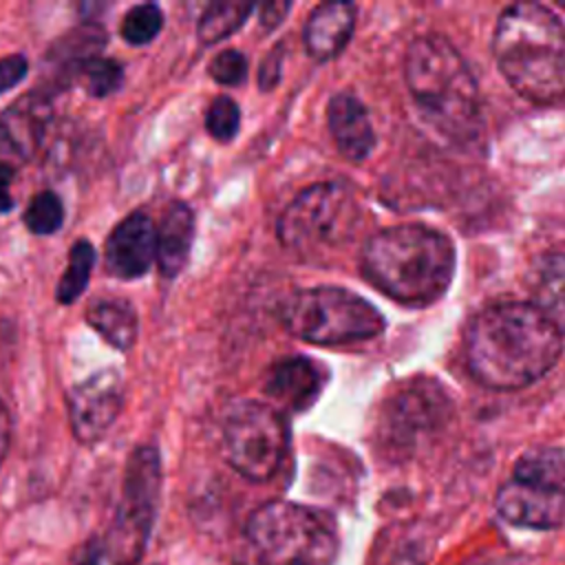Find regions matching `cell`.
<instances>
[{
  "mask_svg": "<svg viewBox=\"0 0 565 565\" xmlns=\"http://www.w3.org/2000/svg\"><path fill=\"white\" fill-rule=\"evenodd\" d=\"M563 335L532 305L503 300L481 309L466 327L463 355L477 382L516 391L541 380L561 358Z\"/></svg>",
  "mask_w": 565,
  "mask_h": 565,
  "instance_id": "6da1fadb",
  "label": "cell"
},
{
  "mask_svg": "<svg viewBox=\"0 0 565 565\" xmlns=\"http://www.w3.org/2000/svg\"><path fill=\"white\" fill-rule=\"evenodd\" d=\"M455 263L452 241L417 223L375 232L360 256L364 278L408 307H426L439 300L452 282Z\"/></svg>",
  "mask_w": 565,
  "mask_h": 565,
  "instance_id": "7a4b0ae2",
  "label": "cell"
},
{
  "mask_svg": "<svg viewBox=\"0 0 565 565\" xmlns=\"http://www.w3.org/2000/svg\"><path fill=\"white\" fill-rule=\"evenodd\" d=\"M492 53L508 84L534 104L565 97V26L543 4L516 2L497 20Z\"/></svg>",
  "mask_w": 565,
  "mask_h": 565,
  "instance_id": "3957f363",
  "label": "cell"
},
{
  "mask_svg": "<svg viewBox=\"0 0 565 565\" xmlns=\"http://www.w3.org/2000/svg\"><path fill=\"white\" fill-rule=\"evenodd\" d=\"M404 75L424 117L452 141H470L479 132L481 102L475 75L461 53L444 35H419L408 44Z\"/></svg>",
  "mask_w": 565,
  "mask_h": 565,
  "instance_id": "277c9868",
  "label": "cell"
},
{
  "mask_svg": "<svg viewBox=\"0 0 565 565\" xmlns=\"http://www.w3.org/2000/svg\"><path fill=\"white\" fill-rule=\"evenodd\" d=\"M245 536L265 565H331L338 536L331 519L291 501H269L256 508Z\"/></svg>",
  "mask_w": 565,
  "mask_h": 565,
  "instance_id": "5b68a950",
  "label": "cell"
},
{
  "mask_svg": "<svg viewBox=\"0 0 565 565\" xmlns=\"http://www.w3.org/2000/svg\"><path fill=\"white\" fill-rule=\"evenodd\" d=\"M360 225V205L342 183H316L302 190L280 214L276 232L285 249L305 260H324L347 247Z\"/></svg>",
  "mask_w": 565,
  "mask_h": 565,
  "instance_id": "8992f818",
  "label": "cell"
},
{
  "mask_svg": "<svg viewBox=\"0 0 565 565\" xmlns=\"http://www.w3.org/2000/svg\"><path fill=\"white\" fill-rule=\"evenodd\" d=\"M278 316L291 335L320 347L371 340L386 327L371 302L342 287L298 289L282 300Z\"/></svg>",
  "mask_w": 565,
  "mask_h": 565,
  "instance_id": "52a82bcc",
  "label": "cell"
},
{
  "mask_svg": "<svg viewBox=\"0 0 565 565\" xmlns=\"http://www.w3.org/2000/svg\"><path fill=\"white\" fill-rule=\"evenodd\" d=\"M161 492V459L154 446H139L128 457L121 497L106 547L117 565H135L152 534Z\"/></svg>",
  "mask_w": 565,
  "mask_h": 565,
  "instance_id": "ba28073f",
  "label": "cell"
},
{
  "mask_svg": "<svg viewBox=\"0 0 565 565\" xmlns=\"http://www.w3.org/2000/svg\"><path fill=\"white\" fill-rule=\"evenodd\" d=\"M282 415L260 402L236 404L223 424V452L227 463L249 481H267L287 452Z\"/></svg>",
  "mask_w": 565,
  "mask_h": 565,
  "instance_id": "9c48e42d",
  "label": "cell"
},
{
  "mask_svg": "<svg viewBox=\"0 0 565 565\" xmlns=\"http://www.w3.org/2000/svg\"><path fill=\"white\" fill-rule=\"evenodd\" d=\"M68 422L77 441L95 444L115 424L124 404V382L115 369H104L77 382L66 397Z\"/></svg>",
  "mask_w": 565,
  "mask_h": 565,
  "instance_id": "30bf717a",
  "label": "cell"
},
{
  "mask_svg": "<svg viewBox=\"0 0 565 565\" xmlns=\"http://www.w3.org/2000/svg\"><path fill=\"white\" fill-rule=\"evenodd\" d=\"M448 399L444 391L422 380L397 391L382 413V437L391 446L413 444L422 433L439 426L448 413Z\"/></svg>",
  "mask_w": 565,
  "mask_h": 565,
  "instance_id": "8fae6325",
  "label": "cell"
},
{
  "mask_svg": "<svg viewBox=\"0 0 565 565\" xmlns=\"http://www.w3.org/2000/svg\"><path fill=\"white\" fill-rule=\"evenodd\" d=\"M499 514L521 527L552 530L565 525V488L508 481L497 492Z\"/></svg>",
  "mask_w": 565,
  "mask_h": 565,
  "instance_id": "7c38bea8",
  "label": "cell"
},
{
  "mask_svg": "<svg viewBox=\"0 0 565 565\" xmlns=\"http://www.w3.org/2000/svg\"><path fill=\"white\" fill-rule=\"evenodd\" d=\"M157 260V227L146 212H132L115 225L104 247L106 271L132 280Z\"/></svg>",
  "mask_w": 565,
  "mask_h": 565,
  "instance_id": "4fadbf2b",
  "label": "cell"
},
{
  "mask_svg": "<svg viewBox=\"0 0 565 565\" xmlns=\"http://www.w3.org/2000/svg\"><path fill=\"white\" fill-rule=\"evenodd\" d=\"M51 104L46 95L33 90L0 113V152L22 159L33 157L46 137Z\"/></svg>",
  "mask_w": 565,
  "mask_h": 565,
  "instance_id": "5bb4252c",
  "label": "cell"
},
{
  "mask_svg": "<svg viewBox=\"0 0 565 565\" xmlns=\"http://www.w3.org/2000/svg\"><path fill=\"white\" fill-rule=\"evenodd\" d=\"M327 382L324 369L309 358H285L276 362L265 380V393L289 411L309 408Z\"/></svg>",
  "mask_w": 565,
  "mask_h": 565,
  "instance_id": "9a60e30c",
  "label": "cell"
},
{
  "mask_svg": "<svg viewBox=\"0 0 565 565\" xmlns=\"http://www.w3.org/2000/svg\"><path fill=\"white\" fill-rule=\"evenodd\" d=\"M327 121L340 154L349 161H364L375 146V130L371 126L364 104L351 93H338L327 106Z\"/></svg>",
  "mask_w": 565,
  "mask_h": 565,
  "instance_id": "2e32d148",
  "label": "cell"
},
{
  "mask_svg": "<svg viewBox=\"0 0 565 565\" xmlns=\"http://www.w3.org/2000/svg\"><path fill=\"white\" fill-rule=\"evenodd\" d=\"M355 26V7L349 2L318 4L305 24L307 53L327 62L335 57L349 42Z\"/></svg>",
  "mask_w": 565,
  "mask_h": 565,
  "instance_id": "e0dca14e",
  "label": "cell"
},
{
  "mask_svg": "<svg viewBox=\"0 0 565 565\" xmlns=\"http://www.w3.org/2000/svg\"><path fill=\"white\" fill-rule=\"evenodd\" d=\"M194 241V214L183 201H172L157 227V265L161 276L174 278L183 271Z\"/></svg>",
  "mask_w": 565,
  "mask_h": 565,
  "instance_id": "ac0fdd59",
  "label": "cell"
},
{
  "mask_svg": "<svg viewBox=\"0 0 565 565\" xmlns=\"http://www.w3.org/2000/svg\"><path fill=\"white\" fill-rule=\"evenodd\" d=\"M532 305L565 335V252L539 260L532 278Z\"/></svg>",
  "mask_w": 565,
  "mask_h": 565,
  "instance_id": "d6986e66",
  "label": "cell"
},
{
  "mask_svg": "<svg viewBox=\"0 0 565 565\" xmlns=\"http://www.w3.org/2000/svg\"><path fill=\"white\" fill-rule=\"evenodd\" d=\"M86 322L115 349L128 351L137 338V313L128 300L99 298L86 307Z\"/></svg>",
  "mask_w": 565,
  "mask_h": 565,
  "instance_id": "ffe728a7",
  "label": "cell"
},
{
  "mask_svg": "<svg viewBox=\"0 0 565 565\" xmlns=\"http://www.w3.org/2000/svg\"><path fill=\"white\" fill-rule=\"evenodd\" d=\"M254 4L243 0L210 2L199 20V40L203 44H216L241 29L252 13Z\"/></svg>",
  "mask_w": 565,
  "mask_h": 565,
  "instance_id": "44dd1931",
  "label": "cell"
},
{
  "mask_svg": "<svg viewBox=\"0 0 565 565\" xmlns=\"http://www.w3.org/2000/svg\"><path fill=\"white\" fill-rule=\"evenodd\" d=\"M514 479L539 486L563 488L565 479V452L561 448H532L519 457L514 466Z\"/></svg>",
  "mask_w": 565,
  "mask_h": 565,
  "instance_id": "7402d4cb",
  "label": "cell"
},
{
  "mask_svg": "<svg viewBox=\"0 0 565 565\" xmlns=\"http://www.w3.org/2000/svg\"><path fill=\"white\" fill-rule=\"evenodd\" d=\"M95 247L88 243V241H75L71 252H68V265L64 269V274L60 276V282H57V289H55V300L60 305H71L75 302L86 285H88V278H90V271H93V265H95Z\"/></svg>",
  "mask_w": 565,
  "mask_h": 565,
  "instance_id": "603a6c76",
  "label": "cell"
},
{
  "mask_svg": "<svg viewBox=\"0 0 565 565\" xmlns=\"http://www.w3.org/2000/svg\"><path fill=\"white\" fill-rule=\"evenodd\" d=\"M75 73L82 75L86 93L90 97H108L115 90H119V86L124 82L121 64L110 57H99V55L84 62Z\"/></svg>",
  "mask_w": 565,
  "mask_h": 565,
  "instance_id": "cb8c5ba5",
  "label": "cell"
},
{
  "mask_svg": "<svg viewBox=\"0 0 565 565\" xmlns=\"http://www.w3.org/2000/svg\"><path fill=\"white\" fill-rule=\"evenodd\" d=\"M163 26V13L157 4H137L132 7L124 20H121V38L128 42V44H135V46H141V44H148L150 40H154V35L161 31Z\"/></svg>",
  "mask_w": 565,
  "mask_h": 565,
  "instance_id": "d4e9b609",
  "label": "cell"
},
{
  "mask_svg": "<svg viewBox=\"0 0 565 565\" xmlns=\"http://www.w3.org/2000/svg\"><path fill=\"white\" fill-rule=\"evenodd\" d=\"M22 221L29 227V232H33V234H53L64 223L62 201L57 199V194H53L49 190L38 192L29 201Z\"/></svg>",
  "mask_w": 565,
  "mask_h": 565,
  "instance_id": "484cf974",
  "label": "cell"
},
{
  "mask_svg": "<svg viewBox=\"0 0 565 565\" xmlns=\"http://www.w3.org/2000/svg\"><path fill=\"white\" fill-rule=\"evenodd\" d=\"M241 126V110L236 102L227 95H218L212 99L205 113V128L216 141H232Z\"/></svg>",
  "mask_w": 565,
  "mask_h": 565,
  "instance_id": "4316f807",
  "label": "cell"
},
{
  "mask_svg": "<svg viewBox=\"0 0 565 565\" xmlns=\"http://www.w3.org/2000/svg\"><path fill=\"white\" fill-rule=\"evenodd\" d=\"M210 75L223 86H238L247 77V60L241 51L227 49L210 62Z\"/></svg>",
  "mask_w": 565,
  "mask_h": 565,
  "instance_id": "83f0119b",
  "label": "cell"
},
{
  "mask_svg": "<svg viewBox=\"0 0 565 565\" xmlns=\"http://www.w3.org/2000/svg\"><path fill=\"white\" fill-rule=\"evenodd\" d=\"M26 71H29V62L22 53L2 57L0 60V95L18 86L26 77Z\"/></svg>",
  "mask_w": 565,
  "mask_h": 565,
  "instance_id": "f1b7e54d",
  "label": "cell"
},
{
  "mask_svg": "<svg viewBox=\"0 0 565 565\" xmlns=\"http://www.w3.org/2000/svg\"><path fill=\"white\" fill-rule=\"evenodd\" d=\"M280 66H282V46H276L267 53V57L260 64V73H258V84L263 90H269L278 84L280 79Z\"/></svg>",
  "mask_w": 565,
  "mask_h": 565,
  "instance_id": "f546056e",
  "label": "cell"
},
{
  "mask_svg": "<svg viewBox=\"0 0 565 565\" xmlns=\"http://www.w3.org/2000/svg\"><path fill=\"white\" fill-rule=\"evenodd\" d=\"M291 9L289 2H280V0H274V2H263L260 4V24L265 29H276L282 18L287 15V11Z\"/></svg>",
  "mask_w": 565,
  "mask_h": 565,
  "instance_id": "4dcf8cb0",
  "label": "cell"
},
{
  "mask_svg": "<svg viewBox=\"0 0 565 565\" xmlns=\"http://www.w3.org/2000/svg\"><path fill=\"white\" fill-rule=\"evenodd\" d=\"M13 168L4 161H0V214L9 212L15 201H13V194H11V183H13Z\"/></svg>",
  "mask_w": 565,
  "mask_h": 565,
  "instance_id": "1f68e13d",
  "label": "cell"
},
{
  "mask_svg": "<svg viewBox=\"0 0 565 565\" xmlns=\"http://www.w3.org/2000/svg\"><path fill=\"white\" fill-rule=\"evenodd\" d=\"M9 441H11V417H9L7 408H4V404L0 402V463L7 457Z\"/></svg>",
  "mask_w": 565,
  "mask_h": 565,
  "instance_id": "d6a6232c",
  "label": "cell"
},
{
  "mask_svg": "<svg viewBox=\"0 0 565 565\" xmlns=\"http://www.w3.org/2000/svg\"><path fill=\"white\" fill-rule=\"evenodd\" d=\"M466 565H519L514 556H488V558H470Z\"/></svg>",
  "mask_w": 565,
  "mask_h": 565,
  "instance_id": "836d02e7",
  "label": "cell"
},
{
  "mask_svg": "<svg viewBox=\"0 0 565 565\" xmlns=\"http://www.w3.org/2000/svg\"><path fill=\"white\" fill-rule=\"evenodd\" d=\"M79 565H97V561H84V563H79Z\"/></svg>",
  "mask_w": 565,
  "mask_h": 565,
  "instance_id": "e575fe53",
  "label": "cell"
},
{
  "mask_svg": "<svg viewBox=\"0 0 565 565\" xmlns=\"http://www.w3.org/2000/svg\"><path fill=\"white\" fill-rule=\"evenodd\" d=\"M561 7H563V9H565V2H561Z\"/></svg>",
  "mask_w": 565,
  "mask_h": 565,
  "instance_id": "d590c367",
  "label": "cell"
}]
</instances>
